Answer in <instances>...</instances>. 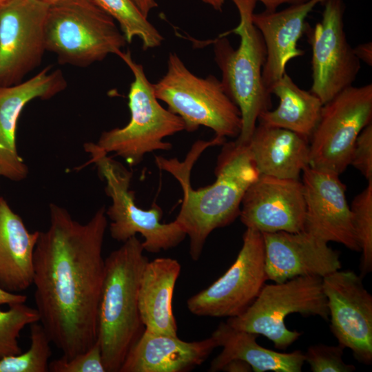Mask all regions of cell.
<instances>
[{
    "instance_id": "obj_25",
    "label": "cell",
    "mask_w": 372,
    "mask_h": 372,
    "mask_svg": "<svg viewBox=\"0 0 372 372\" xmlns=\"http://www.w3.org/2000/svg\"><path fill=\"white\" fill-rule=\"evenodd\" d=\"M270 93L278 96L279 105L260 114L259 124L286 129L310 140L320 118V100L299 87L286 72L272 85Z\"/></svg>"
},
{
    "instance_id": "obj_28",
    "label": "cell",
    "mask_w": 372,
    "mask_h": 372,
    "mask_svg": "<svg viewBox=\"0 0 372 372\" xmlns=\"http://www.w3.org/2000/svg\"><path fill=\"white\" fill-rule=\"evenodd\" d=\"M352 223L362 252L361 277L372 270V179L353 198L350 207Z\"/></svg>"
},
{
    "instance_id": "obj_6",
    "label": "cell",
    "mask_w": 372,
    "mask_h": 372,
    "mask_svg": "<svg viewBox=\"0 0 372 372\" xmlns=\"http://www.w3.org/2000/svg\"><path fill=\"white\" fill-rule=\"evenodd\" d=\"M158 101L178 116L189 132L200 126L210 128L216 136L237 138L242 121L238 107L213 75L196 76L175 52H170L165 74L152 84Z\"/></svg>"
},
{
    "instance_id": "obj_18",
    "label": "cell",
    "mask_w": 372,
    "mask_h": 372,
    "mask_svg": "<svg viewBox=\"0 0 372 372\" xmlns=\"http://www.w3.org/2000/svg\"><path fill=\"white\" fill-rule=\"evenodd\" d=\"M267 280L283 282L299 276H324L341 269L338 252L304 231L262 233Z\"/></svg>"
},
{
    "instance_id": "obj_2",
    "label": "cell",
    "mask_w": 372,
    "mask_h": 372,
    "mask_svg": "<svg viewBox=\"0 0 372 372\" xmlns=\"http://www.w3.org/2000/svg\"><path fill=\"white\" fill-rule=\"evenodd\" d=\"M161 170L170 173L183 190L174 221L189 238L192 260H199L205 242L216 229L239 216L242 198L260 175L249 147L215 136L198 141L184 161L155 157Z\"/></svg>"
},
{
    "instance_id": "obj_4",
    "label": "cell",
    "mask_w": 372,
    "mask_h": 372,
    "mask_svg": "<svg viewBox=\"0 0 372 372\" xmlns=\"http://www.w3.org/2000/svg\"><path fill=\"white\" fill-rule=\"evenodd\" d=\"M231 1L238 9L239 23L220 34L211 43L215 61L222 74V85L241 115V130L235 142L247 145L259 116L271 107V94L262 81L265 43L252 21L258 1Z\"/></svg>"
},
{
    "instance_id": "obj_24",
    "label": "cell",
    "mask_w": 372,
    "mask_h": 372,
    "mask_svg": "<svg viewBox=\"0 0 372 372\" xmlns=\"http://www.w3.org/2000/svg\"><path fill=\"white\" fill-rule=\"evenodd\" d=\"M211 335L223 349L211 362L209 371H222L232 360L247 362L254 372H300L304 353L300 350L280 353L266 349L256 342L258 335L233 328L227 322L219 324Z\"/></svg>"
},
{
    "instance_id": "obj_13",
    "label": "cell",
    "mask_w": 372,
    "mask_h": 372,
    "mask_svg": "<svg viewBox=\"0 0 372 372\" xmlns=\"http://www.w3.org/2000/svg\"><path fill=\"white\" fill-rule=\"evenodd\" d=\"M49 6L40 0H10L0 9V86L21 83L40 65Z\"/></svg>"
},
{
    "instance_id": "obj_20",
    "label": "cell",
    "mask_w": 372,
    "mask_h": 372,
    "mask_svg": "<svg viewBox=\"0 0 372 372\" xmlns=\"http://www.w3.org/2000/svg\"><path fill=\"white\" fill-rule=\"evenodd\" d=\"M218 347L211 335L187 342L177 335L144 331L127 353L119 372H186L203 364Z\"/></svg>"
},
{
    "instance_id": "obj_11",
    "label": "cell",
    "mask_w": 372,
    "mask_h": 372,
    "mask_svg": "<svg viewBox=\"0 0 372 372\" xmlns=\"http://www.w3.org/2000/svg\"><path fill=\"white\" fill-rule=\"evenodd\" d=\"M267 280L262 234L247 228L234 263L207 288L188 298L187 307L198 316H238L252 304Z\"/></svg>"
},
{
    "instance_id": "obj_23",
    "label": "cell",
    "mask_w": 372,
    "mask_h": 372,
    "mask_svg": "<svg viewBox=\"0 0 372 372\" xmlns=\"http://www.w3.org/2000/svg\"><path fill=\"white\" fill-rule=\"evenodd\" d=\"M180 271L179 262L172 258H157L146 263L138 296V309L145 331L177 335L172 298Z\"/></svg>"
},
{
    "instance_id": "obj_19",
    "label": "cell",
    "mask_w": 372,
    "mask_h": 372,
    "mask_svg": "<svg viewBox=\"0 0 372 372\" xmlns=\"http://www.w3.org/2000/svg\"><path fill=\"white\" fill-rule=\"evenodd\" d=\"M324 1L307 0L289 5L280 11L264 10L253 14V23L261 33L266 46L262 81L269 92L286 72L288 62L304 55V52L298 48V41L306 30V19Z\"/></svg>"
},
{
    "instance_id": "obj_21",
    "label": "cell",
    "mask_w": 372,
    "mask_h": 372,
    "mask_svg": "<svg viewBox=\"0 0 372 372\" xmlns=\"http://www.w3.org/2000/svg\"><path fill=\"white\" fill-rule=\"evenodd\" d=\"M39 231H30L0 196V287L19 293L32 285L34 252Z\"/></svg>"
},
{
    "instance_id": "obj_26",
    "label": "cell",
    "mask_w": 372,
    "mask_h": 372,
    "mask_svg": "<svg viewBox=\"0 0 372 372\" xmlns=\"http://www.w3.org/2000/svg\"><path fill=\"white\" fill-rule=\"evenodd\" d=\"M94 1L118 23L127 43H131L137 37L141 41L144 50L161 45L163 37L132 0Z\"/></svg>"
},
{
    "instance_id": "obj_38",
    "label": "cell",
    "mask_w": 372,
    "mask_h": 372,
    "mask_svg": "<svg viewBox=\"0 0 372 372\" xmlns=\"http://www.w3.org/2000/svg\"><path fill=\"white\" fill-rule=\"evenodd\" d=\"M40 1H43V2H44V3H45L50 6V5H52V4L59 1L61 0H40Z\"/></svg>"
},
{
    "instance_id": "obj_3",
    "label": "cell",
    "mask_w": 372,
    "mask_h": 372,
    "mask_svg": "<svg viewBox=\"0 0 372 372\" xmlns=\"http://www.w3.org/2000/svg\"><path fill=\"white\" fill-rule=\"evenodd\" d=\"M136 236L105 259L98 314V334L106 372H119L130 349L145 331L138 304L141 278L149 261Z\"/></svg>"
},
{
    "instance_id": "obj_34",
    "label": "cell",
    "mask_w": 372,
    "mask_h": 372,
    "mask_svg": "<svg viewBox=\"0 0 372 372\" xmlns=\"http://www.w3.org/2000/svg\"><path fill=\"white\" fill-rule=\"evenodd\" d=\"M355 56L369 66L372 65V43H361L353 48Z\"/></svg>"
},
{
    "instance_id": "obj_29",
    "label": "cell",
    "mask_w": 372,
    "mask_h": 372,
    "mask_svg": "<svg viewBox=\"0 0 372 372\" xmlns=\"http://www.w3.org/2000/svg\"><path fill=\"white\" fill-rule=\"evenodd\" d=\"M37 322V310L25 302L10 304L6 311L0 309V359L21 353L20 333L27 325Z\"/></svg>"
},
{
    "instance_id": "obj_33",
    "label": "cell",
    "mask_w": 372,
    "mask_h": 372,
    "mask_svg": "<svg viewBox=\"0 0 372 372\" xmlns=\"http://www.w3.org/2000/svg\"><path fill=\"white\" fill-rule=\"evenodd\" d=\"M206 4L210 6L217 11H222L225 0H201ZM260 1L265 6V10L276 11L277 8L282 4H296L307 1V0H257Z\"/></svg>"
},
{
    "instance_id": "obj_10",
    "label": "cell",
    "mask_w": 372,
    "mask_h": 372,
    "mask_svg": "<svg viewBox=\"0 0 372 372\" xmlns=\"http://www.w3.org/2000/svg\"><path fill=\"white\" fill-rule=\"evenodd\" d=\"M371 120V83L338 93L322 106L309 140V166L340 175L350 165L358 136Z\"/></svg>"
},
{
    "instance_id": "obj_36",
    "label": "cell",
    "mask_w": 372,
    "mask_h": 372,
    "mask_svg": "<svg viewBox=\"0 0 372 372\" xmlns=\"http://www.w3.org/2000/svg\"><path fill=\"white\" fill-rule=\"evenodd\" d=\"M223 371L227 372H250L252 371L251 366L242 360H232L228 362L222 369Z\"/></svg>"
},
{
    "instance_id": "obj_39",
    "label": "cell",
    "mask_w": 372,
    "mask_h": 372,
    "mask_svg": "<svg viewBox=\"0 0 372 372\" xmlns=\"http://www.w3.org/2000/svg\"><path fill=\"white\" fill-rule=\"evenodd\" d=\"M10 0H0V9L3 6H4L7 2H8Z\"/></svg>"
},
{
    "instance_id": "obj_35",
    "label": "cell",
    "mask_w": 372,
    "mask_h": 372,
    "mask_svg": "<svg viewBox=\"0 0 372 372\" xmlns=\"http://www.w3.org/2000/svg\"><path fill=\"white\" fill-rule=\"evenodd\" d=\"M27 296L20 293L9 292L0 287V304L8 306L15 303H24Z\"/></svg>"
},
{
    "instance_id": "obj_9",
    "label": "cell",
    "mask_w": 372,
    "mask_h": 372,
    "mask_svg": "<svg viewBox=\"0 0 372 372\" xmlns=\"http://www.w3.org/2000/svg\"><path fill=\"white\" fill-rule=\"evenodd\" d=\"M292 313L329 320L322 278L299 276L283 282L265 283L247 310L226 322L234 329L262 335L276 349L285 350L301 335L285 324L287 316Z\"/></svg>"
},
{
    "instance_id": "obj_5",
    "label": "cell",
    "mask_w": 372,
    "mask_h": 372,
    "mask_svg": "<svg viewBox=\"0 0 372 372\" xmlns=\"http://www.w3.org/2000/svg\"><path fill=\"white\" fill-rule=\"evenodd\" d=\"M46 51L59 63L86 67L118 55L126 39L114 19L94 0H61L48 8L45 23Z\"/></svg>"
},
{
    "instance_id": "obj_14",
    "label": "cell",
    "mask_w": 372,
    "mask_h": 372,
    "mask_svg": "<svg viewBox=\"0 0 372 372\" xmlns=\"http://www.w3.org/2000/svg\"><path fill=\"white\" fill-rule=\"evenodd\" d=\"M330 329L338 344L360 362L372 363V296L354 271L337 270L322 278Z\"/></svg>"
},
{
    "instance_id": "obj_1",
    "label": "cell",
    "mask_w": 372,
    "mask_h": 372,
    "mask_svg": "<svg viewBox=\"0 0 372 372\" xmlns=\"http://www.w3.org/2000/svg\"><path fill=\"white\" fill-rule=\"evenodd\" d=\"M49 211V227L39 231L34 252V299L51 342L71 358L97 340L107 219L104 206L86 223L56 204Z\"/></svg>"
},
{
    "instance_id": "obj_17",
    "label": "cell",
    "mask_w": 372,
    "mask_h": 372,
    "mask_svg": "<svg viewBox=\"0 0 372 372\" xmlns=\"http://www.w3.org/2000/svg\"><path fill=\"white\" fill-rule=\"evenodd\" d=\"M66 86L63 72H50V66L19 84L0 86V178L19 182L28 174L16 141L18 121L25 106L35 99L52 98Z\"/></svg>"
},
{
    "instance_id": "obj_37",
    "label": "cell",
    "mask_w": 372,
    "mask_h": 372,
    "mask_svg": "<svg viewBox=\"0 0 372 372\" xmlns=\"http://www.w3.org/2000/svg\"><path fill=\"white\" fill-rule=\"evenodd\" d=\"M143 14L148 17L150 11L158 6L156 0H132Z\"/></svg>"
},
{
    "instance_id": "obj_31",
    "label": "cell",
    "mask_w": 372,
    "mask_h": 372,
    "mask_svg": "<svg viewBox=\"0 0 372 372\" xmlns=\"http://www.w3.org/2000/svg\"><path fill=\"white\" fill-rule=\"evenodd\" d=\"M51 372H106L98 340L84 352L71 358L62 355L49 362Z\"/></svg>"
},
{
    "instance_id": "obj_32",
    "label": "cell",
    "mask_w": 372,
    "mask_h": 372,
    "mask_svg": "<svg viewBox=\"0 0 372 372\" xmlns=\"http://www.w3.org/2000/svg\"><path fill=\"white\" fill-rule=\"evenodd\" d=\"M350 165L367 179H372V123L358 136L353 149Z\"/></svg>"
},
{
    "instance_id": "obj_16",
    "label": "cell",
    "mask_w": 372,
    "mask_h": 372,
    "mask_svg": "<svg viewBox=\"0 0 372 372\" xmlns=\"http://www.w3.org/2000/svg\"><path fill=\"white\" fill-rule=\"evenodd\" d=\"M302 174L306 209L304 231L327 243L335 242L360 251L346 187L339 175L310 166Z\"/></svg>"
},
{
    "instance_id": "obj_12",
    "label": "cell",
    "mask_w": 372,
    "mask_h": 372,
    "mask_svg": "<svg viewBox=\"0 0 372 372\" xmlns=\"http://www.w3.org/2000/svg\"><path fill=\"white\" fill-rule=\"evenodd\" d=\"M322 20L309 37L311 45V93L324 105L352 86L360 70V61L349 44L344 28L343 0H325Z\"/></svg>"
},
{
    "instance_id": "obj_8",
    "label": "cell",
    "mask_w": 372,
    "mask_h": 372,
    "mask_svg": "<svg viewBox=\"0 0 372 372\" xmlns=\"http://www.w3.org/2000/svg\"><path fill=\"white\" fill-rule=\"evenodd\" d=\"M90 156V163L96 166L99 176L105 183V192L111 198L112 205L105 209L111 222V237L125 242L140 234L144 241V251L156 254L178 246L186 237L183 229L174 221L162 223L161 208L154 203L149 209L137 206L134 191L130 189L132 172L123 164L112 159L95 143L84 144Z\"/></svg>"
},
{
    "instance_id": "obj_22",
    "label": "cell",
    "mask_w": 372,
    "mask_h": 372,
    "mask_svg": "<svg viewBox=\"0 0 372 372\" xmlns=\"http://www.w3.org/2000/svg\"><path fill=\"white\" fill-rule=\"evenodd\" d=\"M247 145L260 174L300 179L309 166V139L292 131L259 124Z\"/></svg>"
},
{
    "instance_id": "obj_7",
    "label": "cell",
    "mask_w": 372,
    "mask_h": 372,
    "mask_svg": "<svg viewBox=\"0 0 372 372\" xmlns=\"http://www.w3.org/2000/svg\"><path fill=\"white\" fill-rule=\"evenodd\" d=\"M117 56L134 76L128 93L130 119L123 127L103 132L95 143L106 154L114 153L135 166L147 153L171 149L172 144L163 139L184 130L185 125L178 116L160 104L143 66L134 61L131 52L122 51Z\"/></svg>"
},
{
    "instance_id": "obj_27",
    "label": "cell",
    "mask_w": 372,
    "mask_h": 372,
    "mask_svg": "<svg viewBox=\"0 0 372 372\" xmlns=\"http://www.w3.org/2000/svg\"><path fill=\"white\" fill-rule=\"evenodd\" d=\"M30 345L24 353L0 359V372H47L52 343L41 324L30 325Z\"/></svg>"
},
{
    "instance_id": "obj_30",
    "label": "cell",
    "mask_w": 372,
    "mask_h": 372,
    "mask_svg": "<svg viewBox=\"0 0 372 372\" xmlns=\"http://www.w3.org/2000/svg\"><path fill=\"white\" fill-rule=\"evenodd\" d=\"M340 344L335 346L323 344H315L307 348L304 353V361L313 372H351L355 366L343 360L344 349Z\"/></svg>"
},
{
    "instance_id": "obj_15",
    "label": "cell",
    "mask_w": 372,
    "mask_h": 372,
    "mask_svg": "<svg viewBox=\"0 0 372 372\" xmlns=\"http://www.w3.org/2000/svg\"><path fill=\"white\" fill-rule=\"evenodd\" d=\"M305 201L300 179L260 174L247 189L240 219L247 228L261 233L304 231Z\"/></svg>"
}]
</instances>
